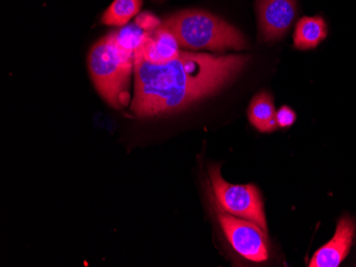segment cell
<instances>
[{
	"label": "cell",
	"mask_w": 356,
	"mask_h": 267,
	"mask_svg": "<svg viewBox=\"0 0 356 267\" xmlns=\"http://www.w3.org/2000/svg\"><path fill=\"white\" fill-rule=\"evenodd\" d=\"M248 61L245 55L181 51L165 64H153L135 53L131 112L139 117L179 112L229 85Z\"/></svg>",
	"instance_id": "1"
},
{
	"label": "cell",
	"mask_w": 356,
	"mask_h": 267,
	"mask_svg": "<svg viewBox=\"0 0 356 267\" xmlns=\"http://www.w3.org/2000/svg\"><path fill=\"white\" fill-rule=\"evenodd\" d=\"M135 55L118 44L115 33H109L92 47L89 69L92 80L104 101L122 109L129 103V83Z\"/></svg>",
	"instance_id": "2"
},
{
	"label": "cell",
	"mask_w": 356,
	"mask_h": 267,
	"mask_svg": "<svg viewBox=\"0 0 356 267\" xmlns=\"http://www.w3.org/2000/svg\"><path fill=\"white\" fill-rule=\"evenodd\" d=\"M161 26L175 35L179 46L191 49L225 51L247 49L245 37L220 17L200 10H186L165 19Z\"/></svg>",
	"instance_id": "3"
},
{
	"label": "cell",
	"mask_w": 356,
	"mask_h": 267,
	"mask_svg": "<svg viewBox=\"0 0 356 267\" xmlns=\"http://www.w3.org/2000/svg\"><path fill=\"white\" fill-rule=\"evenodd\" d=\"M210 182L218 206L229 214L255 223L267 232L261 193L253 184L235 185L224 180L219 165L208 167Z\"/></svg>",
	"instance_id": "4"
},
{
	"label": "cell",
	"mask_w": 356,
	"mask_h": 267,
	"mask_svg": "<svg viewBox=\"0 0 356 267\" xmlns=\"http://www.w3.org/2000/svg\"><path fill=\"white\" fill-rule=\"evenodd\" d=\"M216 213L226 239L238 254L253 262L268 260L269 246L266 231L255 223L226 213L217 203Z\"/></svg>",
	"instance_id": "5"
},
{
	"label": "cell",
	"mask_w": 356,
	"mask_h": 267,
	"mask_svg": "<svg viewBox=\"0 0 356 267\" xmlns=\"http://www.w3.org/2000/svg\"><path fill=\"white\" fill-rule=\"evenodd\" d=\"M258 24L261 35L265 41L281 39L297 14L296 0H258Z\"/></svg>",
	"instance_id": "6"
},
{
	"label": "cell",
	"mask_w": 356,
	"mask_h": 267,
	"mask_svg": "<svg viewBox=\"0 0 356 267\" xmlns=\"http://www.w3.org/2000/svg\"><path fill=\"white\" fill-rule=\"evenodd\" d=\"M355 222L345 216L338 222L335 235L325 246L316 251L311 267H337L349 254L355 234Z\"/></svg>",
	"instance_id": "7"
},
{
	"label": "cell",
	"mask_w": 356,
	"mask_h": 267,
	"mask_svg": "<svg viewBox=\"0 0 356 267\" xmlns=\"http://www.w3.org/2000/svg\"><path fill=\"white\" fill-rule=\"evenodd\" d=\"M179 47L181 46L175 35L160 25L157 29L147 33L135 53L153 64H165L179 55L181 51Z\"/></svg>",
	"instance_id": "8"
},
{
	"label": "cell",
	"mask_w": 356,
	"mask_h": 267,
	"mask_svg": "<svg viewBox=\"0 0 356 267\" xmlns=\"http://www.w3.org/2000/svg\"><path fill=\"white\" fill-rule=\"evenodd\" d=\"M249 119L261 132H272L279 127L277 110L269 93L261 92L254 97L249 107Z\"/></svg>",
	"instance_id": "9"
},
{
	"label": "cell",
	"mask_w": 356,
	"mask_h": 267,
	"mask_svg": "<svg viewBox=\"0 0 356 267\" xmlns=\"http://www.w3.org/2000/svg\"><path fill=\"white\" fill-rule=\"evenodd\" d=\"M327 35V26L322 17H303L296 27L293 42L298 49H315Z\"/></svg>",
	"instance_id": "10"
},
{
	"label": "cell",
	"mask_w": 356,
	"mask_h": 267,
	"mask_svg": "<svg viewBox=\"0 0 356 267\" xmlns=\"http://www.w3.org/2000/svg\"><path fill=\"white\" fill-rule=\"evenodd\" d=\"M142 0H115L106 10L102 21L105 25L124 27L141 9Z\"/></svg>",
	"instance_id": "11"
},
{
	"label": "cell",
	"mask_w": 356,
	"mask_h": 267,
	"mask_svg": "<svg viewBox=\"0 0 356 267\" xmlns=\"http://www.w3.org/2000/svg\"><path fill=\"white\" fill-rule=\"evenodd\" d=\"M296 119H297V115H296L295 111L290 109L289 107L284 105L279 111H277V125L282 128H287V127L293 126Z\"/></svg>",
	"instance_id": "12"
}]
</instances>
